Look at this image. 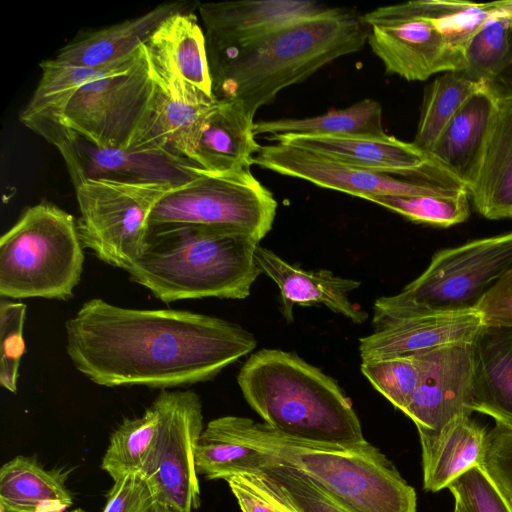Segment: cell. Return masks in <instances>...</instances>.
Wrapping results in <instances>:
<instances>
[{
    "label": "cell",
    "instance_id": "cell-47",
    "mask_svg": "<svg viewBox=\"0 0 512 512\" xmlns=\"http://www.w3.org/2000/svg\"><path fill=\"white\" fill-rule=\"evenodd\" d=\"M453 512H461L459 509H457L456 507H454V511Z\"/></svg>",
    "mask_w": 512,
    "mask_h": 512
},
{
    "label": "cell",
    "instance_id": "cell-43",
    "mask_svg": "<svg viewBox=\"0 0 512 512\" xmlns=\"http://www.w3.org/2000/svg\"><path fill=\"white\" fill-rule=\"evenodd\" d=\"M488 85L496 94H512V36L506 64L494 81Z\"/></svg>",
    "mask_w": 512,
    "mask_h": 512
},
{
    "label": "cell",
    "instance_id": "cell-22",
    "mask_svg": "<svg viewBox=\"0 0 512 512\" xmlns=\"http://www.w3.org/2000/svg\"><path fill=\"white\" fill-rule=\"evenodd\" d=\"M482 155L468 186L475 209L490 220L512 219V94H496Z\"/></svg>",
    "mask_w": 512,
    "mask_h": 512
},
{
    "label": "cell",
    "instance_id": "cell-3",
    "mask_svg": "<svg viewBox=\"0 0 512 512\" xmlns=\"http://www.w3.org/2000/svg\"><path fill=\"white\" fill-rule=\"evenodd\" d=\"M209 426L259 458L290 467L354 512H416V492L369 442L323 444L281 434L264 422L222 416Z\"/></svg>",
    "mask_w": 512,
    "mask_h": 512
},
{
    "label": "cell",
    "instance_id": "cell-27",
    "mask_svg": "<svg viewBox=\"0 0 512 512\" xmlns=\"http://www.w3.org/2000/svg\"><path fill=\"white\" fill-rule=\"evenodd\" d=\"M70 470H46L34 456L18 455L0 468V512H66L73 496Z\"/></svg>",
    "mask_w": 512,
    "mask_h": 512
},
{
    "label": "cell",
    "instance_id": "cell-38",
    "mask_svg": "<svg viewBox=\"0 0 512 512\" xmlns=\"http://www.w3.org/2000/svg\"><path fill=\"white\" fill-rule=\"evenodd\" d=\"M26 305L2 298L0 302V385L16 393L20 360L25 353L23 328Z\"/></svg>",
    "mask_w": 512,
    "mask_h": 512
},
{
    "label": "cell",
    "instance_id": "cell-37",
    "mask_svg": "<svg viewBox=\"0 0 512 512\" xmlns=\"http://www.w3.org/2000/svg\"><path fill=\"white\" fill-rule=\"evenodd\" d=\"M461 512H512V500L481 465L465 472L447 487Z\"/></svg>",
    "mask_w": 512,
    "mask_h": 512
},
{
    "label": "cell",
    "instance_id": "cell-23",
    "mask_svg": "<svg viewBox=\"0 0 512 512\" xmlns=\"http://www.w3.org/2000/svg\"><path fill=\"white\" fill-rule=\"evenodd\" d=\"M253 120L236 102L217 99L200 127L192 162L215 175L250 169L261 148L255 139Z\"/></svg>",
    "mask_w": 512,
    "mask_h": 512
},
{
    "label": "cell",
    "instance_id": "cell-14",
    "mask_svg": "<svg viewBox=\"0 0 512 512\" xmlns=\"http://www.w3.org/2000/svg\"><path fill=\"white\" fill-rule=\"evenodd\" d=\"M253 164L365 200L372 196H448L468 191L462 184L412 180L353 167L281 143L261 146Z\"/></svg>",
    "mask_w": 512,
    "mask_h": 512
},
{
    "label": "cell",
    "instance_id": "cell-31",
    "mask_svg": "<svg viewBox=\"0 0 512 512\" xmlns=\"http://www.w3.org/2000/svg\"><path fill=\"white\" fill-rule=\"evenodd\" d=\"M155 401L140 417L125 418L110 436L101 468L113 481L130 474H144L155 451L160 429Z\"/></svg>",
    "mask_w": 512,
    "mask_h": 512
},
{
    "label": "cell",
    "instance_id": "cell-13",
    "mask_svg": "<svg viewBox=\"0 0 512 512\" xmlns=\"http://www.w3.org/2000/svg\"><path fill=\"white\" fill-rule=\"evenodd\" d=\"M145 46L155 82L154 99L146 121L127 148L163 149L192 162L200 127L217 98L180 76L155 33Z\"/></svg>",
    "mask_w": 512,
    "mask_h": 512
},
{
    "label": "cell",
    "instance_id": "cell-32",
    "mask_svg": "<svg viewBox=\"0 0 512 512\" xmlns=\"http://www.w3.org/2000/svg\"><path fill=\"white\" fill-rule=\"evenodd\" d=\"M180 76L208 96H214L205 33L190 9L168 17L155 32Z\"/></svg>",
    "mask_w": 512,
    "mask_h": 512
},
{
    "label": "cell",
    "instance_id": "cell-34",
    "mask_svg": "<svg viewBox=\"0 0 512 512\" xmlns=\"http://www.w3.org/2000/svg\"><path fill=\"white\" fill-rule=\"evenodd\" d=\"M493 12L473 35L465 51L464 68L468 79L490 84L504 68L510 52L512 22L494 3Z\"/></svg>",
    "mask_w": 512,
    "mask_h": 512
},
{
    "label": "cell",
    "instance_id": "cell-30",
    "mask_svg": "<svg viewBox=\"0 0 512 512\" xmlns=\"http://www.w3.org/2000/svg\"><path fill=\"white\" fill-rule=\"evenodd\" d=\"M251 472L277 500L295 512H354L294 469L258 457L246 446L235 473Z\"/></svg>",
    "mask_w": 512,
    "mask_h": 512
},
{
    "label": "cell",
    "instance_id": "cell-2",
    "mask_svg": "<svg viewBox=\"0 0 512 512\" xmlns=\"http://www.w3.org/2000/svg\"><path fill=\"white\" fill-rule=\"evenodd\" d=\"M369 27L354 10L300 19L223 50H207L213 94L251 118L283 89L300 83L367 42Z\"/></svg>",
    "mask_w": 512,
    "mask_h": 512
},
{
    "label": "cell",
    "instance_id": "cell-29",
    "mask_svg": "<svg viewBox=\"0 0 512 512\" xmlns=\"http://www.w3.org/2000/svg\"><path fill=\"white\" fill-rule=\"evenodd\" d=\"M255 136H375L386 135L382 126L381 104L373 99L361 100L345 109L306 118H284L254 123Z\"/></svg>",
    "mask_w": 512,
    "mask_h": 512
},
{
    "label": "cell",
    "instance_id": "cell-20",
    "mask_svg": "<svg viewBox=\"0 0 512 512\" xmlns=\"http://www.w3.org/2000/svg\"><path fill=\"white\" fill-rule=\"evenodd\" d=\"M145 44L134 57L107 66L74 65L55 58L42 61L39 64L42 70L40 80L20 112V121L55 145L66 131L63 126L64 111L75 93L92 81L131 69L143 56Z\"/></svg>",
    "mask_w": 512,
    "mask_h": 512
},
{
    "label": "cell",
    "instance_id": "cell-48",
    "mask_svg": "<svg viewBox=\"0 0 512 512\" xmlns=\"http://www.w3.org/2000/svg\"><path fill=\"white\" fill-rule=\"evenodd\" d=\"M68 512H71V511H68Z\"/></svg>",
    "mask_w": 512,
    "mask_h": 512
},
{
    "label": "cell",
    "instance_id": "cell-6",
    "mask_svg": "<svg viewBox=\"0 0 512 512\" xmlns=\"http://www.w3.org/2000/svg\"><path fill=\"white\" fill-rule=\"evenodd\" d=\"M492 12V2L419 0L380 6L361 18L386 73L424 81L463 70L469 41Z\"/></svg>",
    "mask_w": 512,
    "mask_h": 512
},
{
    "label": "cell",
    "instance_id": "cell-45",
    "mask_svg": "<svg viewBox=\"0 0 512 512\" xmlns=\"http://www.w3.org/2000/svg\"><path fill=\"white\" fill-rule=\"evenodd\" d=\"M147 512H177L159 501H155Z\"/></svg>",
    "mask_w": 512,
    "mask_h": 512
},
{
    "label": "cell",
    "instance_id": "cell-33",
    "mask_svg": "<svg viewBox=\"0 0 512 512\" xmlns=\"http://www.w3.org/2000/svg\"><path fill=\"white\" fill-rule=\"evenodd\" d=\"M486 85L468 79L461 71L437 77L425 89L413 143L427 152L464 102Z\"/></svg>",
    "mask_w": 512,
    "mask_h": 512
},
{
    "label": "cell",
    "instance_id": "cell-28",
    "mask_svg": "<svg viewBox=\"0 0 512 512\" xmlns=\"http://www.w3.org/2000/svg\"><path fill=\"white\" fill-rule=\"evenodd\" d=\"M487 432L471 416L459 417L432 437L420 440L423 486L437 492L483 460Z\"/></svg>",
    "mask_w": 512,
    "mask_h": 512
},
{
    "label": "cell",
    "instance_id": "cell-15",
    "mask_svg": "<svg viewBox=\"0 0 512 512\" xmlns=\"http://www.w3.org/2000/svg\"><path fill=\"white\" fill-rule=\"evenodd\" d=\"M55 147L74 187L90 179H106L177 188L203 173L191 161L163 149L100 147L69 129Z\"/></svg>",
    "mask_w": 512,
    "mask_h": 512
},
{
    "label": "cell",
    "instance_id": "cell-11",
    "mask_svg": "<svg viewBox=\"0 0 512 512\" xmlns=\"http://www.w3.org/2000/svg\"><path fill=\"white\" fill-rule=\"evenodd\" d=\"M154 93L145 46L128 71L81 87L64 111L63 126L97 146L127 148L150 113Z\"/></svg>",
    "mask_w": 512,
    "mask_h": 512
},
{
    "label": "cell",
    "instance_id": "cell-44",
    "mask_svg": "<svg viewBox=\"0 0 512 512\" xmlns=\"http://www.w3.org/2000/svg\"><path fill=\"white\" fill-rule=\"evenodd\" d=\"M493 3L496 7L505 12L512 22V0L497 1Z\"/></svg>",
    "mask_w": 512,
    "mask_h": 512
},
{
    "label": "cell",
    "instance_id": "cell-12",
    "mask_svg": "<svg viewBox=\"0 0 512 512\" xmlns=\"http://www.w3.org/2000/svg\"><path fill=\"white\" fill-rule=\"evenodd\" d=\"M160 410L155 451L144 474L156 500L177 512L200 507L196 449L203 431L202 403L191 390H161L154 400Z\"/></svg>",
    "mask_w": 512,
    "mask_h": 512
},
{
    "label": "cell",
    "instance_id": "cell-39",
    "mask_svg": "<svg viewBox=\"0 0 512 512\" xmlns=\"http://www.w3.org/2000/svg\"><path fill=\"white\" fill-rule=\"evenodd\" d=\"M481 466L512 500V428L496 423L487 432Z\"/></svg>",
    "mask_w": 512,
    "mask_h": 512
},
{
    "label": "cell",
    "instance_id": "cell-40",
    "mask_svg": "<svg viewBox=\"0 0 512 512\" xmlns=\"http://www.w3.org/2000/svg\"><path fill=\"white\" fill-rule=\"evenodd\" d=\"M155 501L156 494L148 478L130 474L114 481L102 512H147Z\"/></svg>",
    "mask_w": 512,
    "mask_h": 512
},
{
    "label": "cell",
    "instance_id": "cell-4",
    "mask_svg": "<svg viewBox=\"0 0 512 512\" xmlns=\"http://www.w3.org/2000/svg\"><path fill=\"white\" fill-rule=\"evenodd\" d=\"M252 236L219 227L166 224L149 227L130 279L164 303L217 297L245 299L262 273Z\"/></svg>",
    "mask_w": 512,
    "mask_h": 512
},
{
    "label": "cell",
    "instance_id": "cell-26",
    "mask_svg": "<svg viewBox=\"0 0 512 512\" xmlns=\"http://www.w3.org/2000/svg\"><path fill=\"white\" fill-rule=\"evenodd\" d=\"M471 347L473 412L512 428V327L483 325Z\"/></svg>",
    "mask_w": 512,
    "mask_h": 512
},
{
    "label": "cell",
    "instance_id": "cell-24",
    "mask_svg": "<svg viewBox=\"0 0 512 512\" xmlns=\"http://www.w3.org/2000/svg\"><path fill=\"white\" fill-rule=\"evenodd\" d=\"M184 1L160 4L148 12L83 34L62 47L56 60L81 66H107L137 55L170 16L188 10Z\"/></svg>",
    "mask_w": 512,
    "mask_h": 512
},
{
    "label": "cell",
    "instance_id": "cell-41",
    "mask_svg": "<svg viewBox=\"0 0 512 512\" xmlns=\"http://www.w3.org/2000/svg\"><path fill=\"white\" fill-rule=\"evenodd\" d=\"M223 480L227 482L242 512H295L272 496L254 473H235Z\"/></svg>",
    "mask_w": 512,
    "mask_h": 512
},
{
    "label": "cell",
    "instance_id": "cell-16",
    "mask_svg": "<svg viewBox=\"0 0 512 512\" xmlns=\"http://www.w3.org/2000/svg\"><path fill=\"white\" fill-rule=\"evenodd\" d=\"M421 367L418 386L402 411L416 425L420 440L473 410L471 343H455L416 353Z\"/></svg>",
    "mask_w": 512,
    "mask_h": 512
},
{
    "label": "cell",
    "instance_id": "cell-42",
    "mask_svg": "<svg viewBox=\"0 0 512 512\" xmlns=\"http://www.w3.org/2000/svg\"><path fill=\"white\" fill-rule=\"evenodd\" d=\"M484 325L512 327V266L476 308Z\"/></svg>",
    "mask_w": 512,
    "mask_h": 512
},
{
    "label": "cell",
    "instance_id": "cell-9",
    "mask_svg": "<svg viewBox=\"0 0 512 512\" xmlns=\"http://www.w3.org/2000/svg\"><path fill=\"white\" fill-rule=\"evenodd\" d=\"M277 210L273 194L250 169L201 176L169 190L154 206L148 226L197 224L248 234L259 242L271 230Z\"/></svg>",
    "mask_w": 512,
    "mask_h": 512
},
{
    "label": "cell",
    "instance_id": "cell-19",
    "mask_svg": "<svg viewBox=\"0 0 512 512\" xmlns=\"http://www.w3.org/2000/svg\"><path fill=\"white\" fill-rule=\"evenodd\" d=\"M483 325L476 310L393 319L360 338L359 353L363 361L411 355L455 343H472Z\"/></svg>",
    "mask_w": 512,
    "mask_h": 512
},
{
    "label": "cell",
    "instance_id": "cell-46",
    "mask_svg": "<svg viewBox=\"0 0 512 512\" xmlns=\"http://www.w3.org/2000/svg\"><path fill=\"white\" fill-rule=\"evenodd\" d=\"M71 512H87V511H85L84 509H81V508H77V509L72 510Z\"/></svg>",
    "mask_w": 512,
    "mask_h": 512
},
{
    "label": "cell",
    "instance_id": "cell-17",
    "mask_svg": "<svg viewBox=\"0 0 512 512\" xmlns=\"http://www.w3.org/2000/svg\"><path fill=\"white\" fill-rule=\"evenodd\" d=\"M269 139L377 173L464 185L413 142H405L387 134L380 137L286 134L271 136Z\"/></svg>",
    "mask_w": 512,
    "mask_h": 512
},
{
    "label": "cell",
    "instance_id": "cell-36",
    "mask_svg": "<svg viewBox=\"0 0 512 512\" xmlns=\"http://www.w3.org/2000/svg\"><path fill=\"white\" fill-rule=\"evenodd\" d=\"M361 371L373 387L401 411L410 402L421 375L417 354L363 360Z\"/></svg>",
    "mask_w": 512,
    "mask_h": 512
},
{
    "label": "cell",
    "instance_id": "cell-10",
    "mask_svg": "<svg viewBox=\"0 0 512 512\" xmlns=\"http://www.w3.org/2000/svg\"><path fill=\"white\" fill-rule=\"evenodd\" d=\"M172 187L90 179L75 187L83 248L102 262L126 272L145 247L148 218Z\"/></svg>",
    "mask_w": 512,
    "mask_h": 512
},
{
    "label": "cell",
    "instance_id": "cell-1",
    "mask_svg": "<svg viewBox=\"0 0 512 512\" xmlns=\"http://www.w3.org/2000/svg\"><path fill=\"white\" fill-rule=\"evenodd\" d=\"M74 367L105 387H181L213 379L254 350L256 339L227 320L175 309L86 301L66 321Z\"/></svg>",
    "mask_w": 512,
    "mask_h": 512
},
{
    "label": "cell",
    "instance_id": "cell-18",
    "mask_svg": "<svg viewBox=\"0 0 512 512\" xmlns=\"http://www.w3.org/2000/svg\"><path fill=\"white\" fill-rule=\"evenodd\" d=\"M310 0H243L198 3L207 50H223L291 22L330 11Z\"/></svg>",
    "mask_w": 512,
    "mask_h": 512
},
{
    "label": "cell",
    "instance_id": "cell-21",
    "mask_svg": "<svg viewBox=\"0 0 512 512\" xmlns=\"http://www.w3.org/2000/svg\"><path fill=\"white\" fill-rule=\"evenodd\" d=\"M254 258L262 273L278 286L282 315L288 322L293 321L296 304H322L355 324H362L368 318V313L355 306L348 297L360 286L359 281L337 276L329 270H304L260 244L255 249Z\"/></svg>",
    "mask_w": 512,
    "mask_h": 512
},
{
    "label": "cell",
    "instance_id": "cell-25",
    "mask_svg": "<svg viewBox=\"0 0 512 512\" xmlns=\"http://www.w3.org/2000/svg\"><path fill=\"white\" fill-rule=\"evenodd\" d=\"M489 85L472 94L454 114L427 153L467 189L477 170L496 108Z\"/></svg>",
    "mask_w": 512,
    "mask_h": 512
},
{
    "label": "cell",
    "instance_id": "cell-35",
    "mask_svg": "<svg viewBox=\"0 0 512 512\" xmlns=\"http://www.w3.org/2000/svg\"><path fill=\"white\" fill-rule=\"evenodd\" d=\"M469 192L435 196H372L367 200L422 224L450 227L466 221L470 215Z\"/></svg>",
    "mask_w": 512,
    "mask_h": 512
},
{
    "label": "cell",
    "instance_id": "cell-5",
    "mask_svg": "<svg viewBox=\"0 0 512 512\" xmlns=\"http://www.w3.org/2000/svg\"><path fill=\"white\" fill-rule=\"evenodd\" d=\"M237 383L248 405L281 434L323 444L366 442L337 382L293 352L264 348L253 353Z\"/></svg>",
    "mask_w": 512,
    "mask_h": 512
},
{
    "label": "cell",
    "instance_id": "cell-7",
    "mask_svg": "<svg viewBox=\"0 0 512 512\" xmlns=\"http://www.w3.org/2000/svg\"><path fill=\"white\" fill-rule=\"evenodd\" d=\"M83 249L73 215L49 202L28 207L0 239L1 297L70 299Z\"/></svg>",
    "mask_w": 512,
    "mask_h": 512
},
{
    "label": "cell",
    "instance_id": "cell-8",
    "mask_svg": "<svg viewBox=\"0 0 512 512\" xmlns=\"http://www.w3.org/2000/svg\"><path fill=\"white\" fill-rule=\"evenodd\" d=\"M512 266V231L437 252L402 291L378 298L372 325L398 318L476 310Z\"/></svg>",
    "mask_w": 512,
    "mask_h": 512
}]
</instances>
